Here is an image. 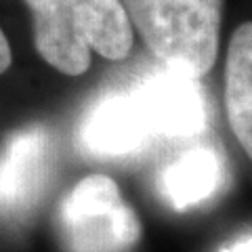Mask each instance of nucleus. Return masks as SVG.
<instances>
[{
    "label": "nucleus",
    "mask_w": 252,
    "mask_h": 252,
    "mask_svg": "<svg viewBox=\"0 0 252 252\" xmlns=\"http://www.w3.org/2000/svg\"><path fill=\"white\" fill-rule=\"evenodd\" d=\"M220 252H252V235L246 240H240V242L231 244L229 248H223Z\"/></svg>",
    "instance_id": "10"
},
{
    "label": "nucleus",
    "mask_w": 252,
    "mask_h": 252,
    "mask_svg": "<svg viewBox=\"0 0 252 252\" xmlns=\"http://www.w3.org/2000/svg\"><path fill=\"white\" fill-rule=\"evenodd\" d=\"M13 63V53H11V44L6 40L4 32L0 30V74H4Z\"/></svg>",
    "instance_id": "9"
},
{
    "label": "nucleus",
    "mask_w": 252,
    "mask_h": 252,
    "mask_svg": "<svg viewBox=\"0 0 252 252\" xmlns=\"http://www.w3.org/2000/svg\"><path fill=\"white\" fill-rule=\"evenodd\" d=\"M164 67L202 78L217 63L225 0H118Z\"/></svg>",
    "instance_id": "2"
},
{
    "label": "nucleus",
    "mask_w": 252,
    "mask_h": 252,
    "mask_svg": "<svg viewBox=\"0 0 252 252\" xmlns=\"http://www.w3.org/2000/svg\"><path fill=\"white\" fill-rule=\"evenodd\" d=\"M154 132L135 93H109L89 107L78 143L94 158H126L141 152Z\"/></svg>",
    "instance_id": "5"
},
{
    "label": "nucleus",
    "mask_w": 252,
    "mask_h": 252,
    "mask_svg": "<svg viewBox=\"0 0 252 252\" xmlns=\"http://www.w3.org/2000/svg\"><path fill=\"white\" fill-rule=\"evenodd\" d=\"M223 181L219 156L208 147L189 149L168 164L158 179L162 198L175 210H187L206 202Z\"/></svg>",
    "instance_id": "8"
},
{
    "label": "nucleus",
    "mask_w": 252,
    "mask_h": 252,
    "mask_svg": "<svg viewBox=\"0 0 252 252\" xmlns=\"http://www.w3.org/2000/svg\"><path fill=\"white\" fill-rule=\"evenodd\" d=\"M65 252H132L141 220L107 175H89L63 195L55 215Z\"/></svg>",
    "instance_id": "3"
},
{
    "label": "nucleus",
    "mask_w": 252,
    "mask_h": 252,
    "mask_svg": "<svg viewBox=\"0 0 252 252\" xmlns=\"http://www.w3.org/2000/svg\"><path fill=\"white\" fill-rule=\"evenodd\" d=\"M225 112L231 132L252 162V21L233 30L225 59Z\"/></svg>",
    "instance_id": "7"
},
{
    "label": "nucleus",
    "mask_w": 252,
    "mask_h": 252,
    "mask_svg": "<svg viewBox=\"0 0 252 252\" xmlns=\"http://www.w3.org/2000/svg\"><path fill=\"white\" fill-rule=\"evenodd\" d=\"M53 143L42 124L15 130L0 149V215L21 219L36 208L51 177Z\"/></svg>",
    "instance_id": "4"
},
{
    "label": "nucleus",
    "mask_w": 252,
    "mask_h": 252,
    "mask_svg": "<svg viewBox=\"0 0 252 252\" xmlns=\"http://www.w3.org/2000/svg\"><path fill=\"white\" fill-rule=\"evenodd\" d=\"M152 132L166 137L198 135L204 128V97L198 78L175 69L149 78L135 91Z\"/></svg>",
    "instance_id": "6"
},
{
    "label": "nucleus",
    "mask_w": 252,
    "mask_h": 252,
    "mask_svg": "<svg viewBox=\"0 0 252 252\" xmlns=\"http://www.w3.org/2000/svg\"><path fill=\"white\" fill-rule=\"evenodd\" d=\"M38 55L65 76L91 67L93 53L109 61L130 55L135 32L118 0H26Z\"/></svg>",
    "instance_id": "1"
}]
</instances>
